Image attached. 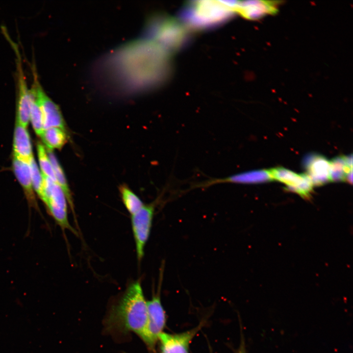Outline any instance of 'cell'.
I'll return each instance as SVG.
<instances>
[{
    "instance_id": "obj_1",
    "label": "cell",
    "mask_w": 353,
    "mask_h": 353,
    "mask_svg": "<svg viewBox=\"0 0 353 353\" xmlns=\"http://www.w3.org/2000/svg\"><path fill=\"white\" fill-rule=\"evenodd\" d=\"M147 304L139 281L131 283L106 318V330L111 333L133 332L140 338L147 325Z\"/></svg>"
},
{
    "instance_id": "obj_2",
    "label": "cell",
    "mask_w": 353,
    "mask_h": 353,
    "mask_svg": "<svg viewBox=\"0 0 353 353\" xmlns=\"http://www.w3.org/2000/svg\"><path fill=\"white\" fill-rule=\"evenodd\" d=\"M235 1L197 0L186 4L180 18L187 28H211L229 19L235 11Z\"/></svg>"
},
{
    "instance_id": "obj_3",
    "label": "cell",
    "mask_w": 353,
    "mask_h": 353,
    "mask_svg": "<svg viewBox=\"0 0 353 353\" xmlns=\"http://www.w3.org/2000/svg\"><path fill=\"white\" fill-rule=\"evenodd\" d=\"M147 39L172 54L184 47L189 39L188 28L168 16H160L151 22L147 31Z\"/></svg>"
},
{
    "instance_id": "obj_4",
    "label": "cell",
    "mask_w": 353,
    "mask_h": 353,
    "mask_svg": "<svg viewBox=\"0 0 353 353\" xmlns=\"http://www.w3.org/2000/svg\"><path fill=\"white\" fill-rule=\"evenodd\" d=\"M42 176L43 196L41 200L47 211L63 231L67 229L76 234L69 221L68 202L63 191L57 182L46 176Z\"/></svg>"
},
{
    "instance_id": "obj_5",
    "label": "cell",
    "mask_w": 353,
    "mask_h": 353,
    "mask_svg": "<svg viewBox=\"0 0 353 353\" xmlns=\"http://www.w3.org/2000/svg\"><path fill=\"white\" fill-rule=\"evenodd\" d=\"M15 53L16 122L27 128L30 121V94L23 67L18 46L12 40L9 41Z\"/></svg>"
},
{
    "instance_id": "obj_6",
    "label": "cell",
    "mask_w": 353,
    "mask_h": 353,
    "mask_svg": "<svg viewBox=\"0 0 353 353\" xmlns=\"http://www.w3.org/2000/svg\"><path fill=\"white\" fill-rule=\"evenodd\" d=\"M35 64L32 65V84L41 109L44 130L56 127L66 131L65 121L59 106L46 94L38 78Z\"/></svg>"
},
{
    "instance_id": "obj_7",
    "label": "cell",
    "mask_w": 353,
    "mask_h": 353,
    "mask_svg": "<svg viewBox=\"0 0 353 353\" xmlns=\"http://www.w3.org/2000/svg\"><path fill=\"white\" fill-rule=\"evenodd\" d=\"M156 202L144 204L136 213L131 215V227L135 243L138 261H141L149 239Z\"/></svg>"
},
{
    "instance_id": "obj_8",
    "label": "cell",
    "mask_w": 353,
    "mask_h": 353,
    "mask_svg": "<svg viewBox=\"0 0 353 353\" xmlns=\"http://www.w3.org/2000/svg\"><path fill=\"white\" fill-rule=\"evenodd\" d=\"M147 325L141 338L152 349L165 326L166 315L159 295L153 296L151 300L147 302Z\"/></svg>"
},
{
    "instance_id": "obj_9",
    "label": "cell",
    "mask_w": 353,
    "mask_h": 353,
    "mask_svg": "<svg viewBox=\"0 0 353 353\" xmlns=\"http://www.w3.org/2000/svg\"><path fill=\"white\" fill-rule=\"evenodd\" d=\"M269 171L273 180L285 184L287 190L296 193L303 198H310L313 185L306 174H298L282 167L271 169Z\"/></svg>"
},
{
    "instance_id": "obj_10",
    "label": "cell",
    "mask_w": 353,
    "mask_h": 353,
    "mask_svg": "<svg viewBox=\"0 0 353 353\" xmlns=\"http://www.w3.org/2000/svg\"><path fill=\"white\" fill-rule=\"evenodd\" d=\"M269 170H258L234 174L224 178H214L195 184L194 188H207L220 183L254 184L272 180Z\"/></svg>"
},
{
    "instance_id": "obj_11",
    "label": "cell",
    "mask_w": 353,
    "mask_h": 353,
    "mask_svg": "<svg viewBox=\"0 0 353 353\" xmlns=\"http://www.w3.org/2000/svg\"><path fill=\"white\" fill-rule=\"evenodd\" d=\"M200 327L178 333L172 334L161 332L159 335L163 353H188L189 346Z\"/></svg>"
},
{
    "instance_id": "obj_12",
    "label": "cell",
    "mask_w": 353,
    "mask_h": 353,
    "mask_svg": "<svg viewBox=\"0 0 353 353\" xmlns=\"http://www.w3.org/2000/svg\"><path fill=\"white\" fill-rule=\"evenodd\" d=\"M304 165L306 174L314 185H321L330 181V161L325 157L317 154H310L305 158Z\"/></svg>"
},
{
    "instance_id": "obj_13",
    "label": "cell",
    "mask_w": 353,
    "mask_h": 353,
    "mask_svg": "<svg viewBox=\"0 0 353 353\" xmlns=\"http://www.w3.org/2000/svg\"><path fill=\"white\" fill-rule=\"evenodd\" d=\"M13 169L17 179L24 189L29 206L41 213L32 185L29 162L14 156Z\"/></svg>"
},
{
    "instance_id": "obj_14",
    "label": "cell",
    "mask_w": 353,
    "mask_h": 353,
    "mask_svg": "<svg viewBox=\"0 0 353 353\" xmlns=\"http://www.w3.org/2000/svg\"><path fill=\"white\" fill-rule=\"evenodd\" d=\"M235 11L247 19L254 20L266 14H274L277 9L275 1H237Z\"/></svg>"
},
{
    "instance_id": "obj_15",
    "label": "cell",
    "mask_w": 353,
    "mask_h": 353,
    "mask_svg": "<svg viewBox=\"0 0 353 353\" xmlns=\"http://www.w3.org/2000/svg\"><path fill=\"white\" fill-rule=\"evenodd\" d=\"M13 151L14 156L23 160L29 162L33 157L29 133L26 127L17 122L14 132Z\"/></svg>"
},
{
    "instance_id": "obj_16",
    "label": "cell",
    "mask_w": 353,
    "mask_h": 353,
    "mask_svg": "<svg viewBox=\"0 0 353 353\" xmlns=\"http://www.w3.org/2000/svg\"><path fill=\"white\" fill-rule=\"evenodd\" d=\"M330 181H346L352 183L353 157H336L330 161Z\"/></svg>"
},
{
    "instance_id": "obj_17",
    "label": "cell",
    "mask_w": 353,
    "mask_h": 353,
    "mask_svg": "<svg viewBox=\"0 0 353 353\" xmlns=\"http://www.w3.org/2000/svg\"><path fill=\"white\" fill-rule=\"evenodd\" d=\"M47 149H60L67 142L66 131L59 127H52L43 130L40 135Z\"/></svg>"
},
{
    "instance_id": "obj_18",
    "label": "cell",
    "mask_w": 353,
    "mask_h": 353,
    "mask_svg": "<svg viewBox=\"0 0 353 353\" xmlns=\"http://www.w3.org/2000/svg\"><path fill=\"white\" fill-rule=\"evenodd\" d=\"M47 152L53 168L56 182L63 191L68 203L74 213V204L70 190L67 183L63 170L52 151L47 149Z\"/></svg>"
},
{
    "instance_id": "obj_19",
    "label": "cell",
    "mask_w": 353,
    "mask_h": 353,
    "mask_svg": "<svg viewBox=\"0 0 353 353\" xmlns=\"http://www.w3.org/2000/svg\"><path fill=\"white\" fill-rule=\"evenodd\" d=\"M30 120L36 134L41 135L44 130L43 116L37 97L34 89L30 87Z\"/></svg>"
},
{
    "instance_id": "obj_20",
    "label": "cell",
    "mask_w": 353,
    "mask_h": 353,
    "mask_svg": "<svg viewBox=\"0 0 353 353\" xmlns=\"http://www.w3.org/2000/svg\"><path fill=\"white\" fill-rule=\"evenodd\" d=\"M120 190L123 203L131 215L136 213L144 205L141 200L126 186H121Z\"/></svg>"
},
{
    "instance_id": "obj_21",
    "label": "cell",
    "mask_w": 353,
    "mask_h": 353,
    "mask_svg": "<svg viewBox=\"0 0 353 353\" xmlns=\"http://www.w3.org/2000/svg\"><path fill=\"white\" fill-rule=\"evenodd\" d=\"M37 151L41 174L57 182L52 166L47 153V150L40 142L37 143Z\"/></svg>"
},
{
    "instance_id": "obj_22",
    "label": "cell",
    "mask_w": 353,
    "mask_h": 353,
    "mask_svg": "<svg viewBox=\"0 0 353 353\" xmlns=\"http://www.w3.org/2000/svg\"><path fill=\"white\" fill-rule=\"evenodd\" d=\"M29 166L33 188L41 200L43 196V178L33 157L29 160Z\"/></svg>"
},
{
    "instance_id": "obj_23",
    "label": "cell",
    "mask_w": 353,
    "mask_h": 353,
    "mask_svg": "<svg viewBox=\"0 0 353 353\" xmlns=\"http://www.w3.org/2000/svg\"><path fill=\"white\" fill-rule=\"evenodd\" d=\"M238 353H246L245 349L243 346L240 348Z\"/></svg>"
}]
</instances>
